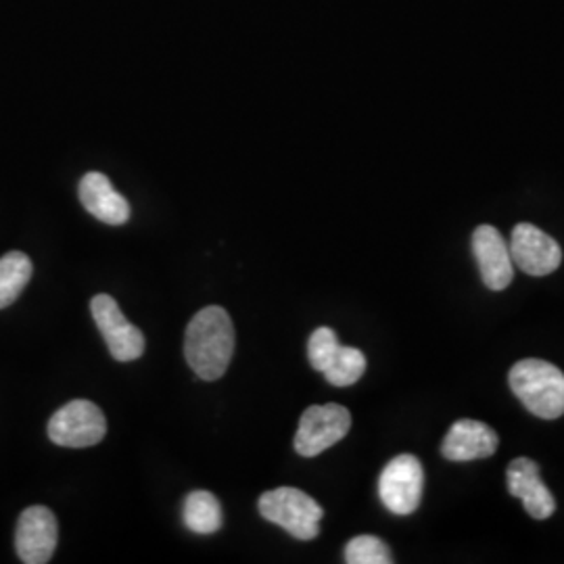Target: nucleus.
I'll use <instances>...</instances> for the list:
<instances>
[{
    "label": "nucleus",
    "instance_id": "1",
    "mask_svg": "<svg viewBox=\"0 0 564 564\" xmlns=\"http://www.w3.org/2000/svg\"><path fill=\"white\" fill-rule=\"evenodd\" d=\"M235 354V326L220 305H207L186 326L184 356L203 381H218Z\"/></svg>",
    "mask_w": 564,
    "mask_h": 564
},
{
    "label": "nucleus",
    "instance_id": "2",
    "mask_svg": "<svg viewBox=\"0 0 564 564\" xmlns=\"http://www.w3.org/2000/svg\"><path fill=\"white\" fill-rule=\"evenodd\" d=\"M510 389L524 408L544 421L564 414V372L554 364L527 358L510 368Z\"/></svg>",
    "mask_w": 564,
    "mask_h": 564
},
{
    "label": "nucleus",
    "instance_id": "3",
    "mask_svg": "<svg viewBox=\"0 0 564 564\" xmlns=\"http://www.w3.org/2000/svg\"><path fill=\"white\" fill-rule=\"evenodd\" d=\"M258 508L265 521L279 524L295 540L310 542L321 533L323 506L297 487H279L265 491Z\"/></svg>",
    "mask_w": 564,
    "mask_h": 564
},
{
    "label": "nucleus",
    "instance_id": "4",
    "mask_svg": "<svg viewBox=\"0 0 564 564\" xmlns=\"http://www.w3.org/2000/svg\"><path fill=\"white\" fill-rule=\"evenodd\" d=\"M351 429V414L339 403L310 405L303 412L295 435V449L303 458L321 456L328 447L339 444Z\"/></svg>",
    "mask_w": 564,
    "mask_h": 564
},
{
    "label": "nucleus",
    "instance_id": "5",
    "mask_svg": "<svg viewBox=\"0 0 564 564\" xmlns=\"http://www.w3.org/2000/svg\"><path fill=\"white\" fill-rule=\"evenodd\" d=\"M424 489L423 464L412 456L402 454L387 464L379 477V496L384 508L398 517H408L421 506Z\"/></svg>",
    "mask_w": 564,
    "mask_h": 564
},
{
    "label": "nucleus",
    "instance_id": "6",
    "mask_svg": "<svg viewBox=\"0 0 564 564\" xmlns=\"http://www.w3.org/2000/svg\"><path fill=\"white\" fill-rule=\"evenodd\" d=\"M107 421L101 408L88 400H74L59 408L48 421V437L63 447H90L101 444Z\"/></svg>",
    "mask_w": 564,
    "mask_h": 564
},
{
    "label": "nucleus",
    "instance_id": "7",
    "mask_svg": "<svg viewBox=\"0 0 564 564\" xmlns=\"http://www.w3.org/2000/svg\"><path fill=\"white\" fill-rule=\"evenodd\" d=\"M90 314L101 330L111 356L118 362L139 360L144 354V335L121 314L120 305L111 295H97L90 302Z\"/></svg>",
    "mask_w": 564,
    "mask_h": 564
},
{
    "label": "nucleus",
    "instance_id": "8",
    "mask_svg": "<svg viewBox=\"0 0 564 564\" xmlns=\"http://www.w3.org/2000/svg\"><path fill=\"white\" fill-rule=\"evenodd\" d=\"M508 247L514 265L529 276H547L563 262L561 245L533 224H517Z\"/></svg>",
    "mask_w": 564,
    "mask_h": 564
},
{
    "label": "nucleus",
    "instance_id": "9",
    "mask_svg": "<svg viewBox=\"0 0 564 564\" xmlns=\"http://www.w3.org/2000/svg\"><path fill=\"white\" fill-rule=\"evenodd\" d=\"M59 542L57 517L46 506L23 510L15 531V547L21 563L44 564L55 554Z\"/></svg>",
    "mask_w": 564,
    "mask_h": 564
},
{
    "label": "nucleus",
    "instance_id": "10",
    "mask_svg": "<svg viewBox=\"0 0 564 564\" xmlns=\"http://www.w3.org/2000/svg\"><path fill=\"white\" fill-rule=\"evenodd\" d=\"M473 256L479 265L485 286L505 291L514 279V262L502 232L489 224L473 232Z\"/></svg>",
    "mask_w": 564,
    "mask_h": 564
},
{
    "label": "nucleus",
    "instance_id": "11",
    "mask_svg": "<svg viewBox=\"0 0 564 564\" xmlns=\"http://www.w3.org/2000/svg\"><path fill=\"white\" fill-rule=\"evenodd\" d=\"M510 496L519 498L531 519L545 521L554 514L556 500L545 487L540 475V464L531 458H517L508 464L506 473Z\"/></svg>",
    "mask_w": 564,
    "mask_h": 564
},
{
    "label": "nucleus",
    "instance_id": "12",
    "mask_svg": "<svg viewBox=\"0 0 564 564\" xmlns=\"http://www.w3.org/2000/svg\"><path fill=\"white\" fill-rule=\"evenodd\" d=\"M498 433L479 421L463 419L452 424L442 444V454L452 463H470L489 458L498 452Z\"/></svg>",
    "mask_w": 564,
    "mask_h": 564
},
{
    "label": "nucleus",
    "instance_id": "13",
    "mask_svg": "<svg viewBox=\"0 0 564 564\" xmlns=\"http://www.w3.org/2000/svg\"><path fill=\"white\" fill-rule=\"evenodd\" d=\"M84 209L105 224L120 226L130 220V203L121 197L101 172H88L78 188Z\"/></svg>",
    "mask_w": 564,
    "mask_h": 564
},
{
    "label": "nucleus",
    "instance_id": "14",
    "mask_svg": "<svg viewBox=\"0 0 564 564\" xmlns=\"http://www.w3.org/2000/svg\"><path fill=\"white\" fill-rule=\"evenodd\" d=\"M184 524L197 535H212L223 527V506L209 491H193L186 496L182 508Z\"/></svg>",
    "mask_w": 564,
    "mask_h": 564
},
{
    "label": "nucleus",
    "instance_id": "15",
    "mask_svg": "<svg viewBox=\"0 0 564 564\" xmlns=\"http://www.w3.org/2000/svg\"><path fill=\"white\" fill-rule=\"evenodd\" d=\"M32 260L21 251H9L0 258V310L15 303L32 279Z\"/></svg>",
    "mask_w": 564,
    "mask_h": 564
},
{
    "label": "nucleus",
    "instance_id": "16",
    "mask_svg": "<svg viewBox=\"0 0 564 564\" xmlns=\"http://www.w3.org/2000/svg\"><path fill=\"white\" fill-rule=\"evenodd\" d=\"M366 370V356L356 347H345L341 345L333 362L324 370V379L333 387H349L356 384L362 379Z\"/></svg>",
    "mask_w": 564,
    "mask_h": 564
},
{
    "label": "nucleus",
    "instance_id": "17",
    "mask_svg": "<svg viewBox=\"0 0 564 564\" xmlns=\"http://www.w3.org/2000/svg\"><path fill=\"white\" fill-rule=\"evenodd\" d=\"M345 563L389 564L393 563V556L383 540L375 535H358L345 545Z\"/></svg>",
    "mask_w": 564,
    "mask_h": 564
},
{
    "label": "nucleus",
    "instance_id": "18",
    "mask_svg": "<svg viewBox=\"0 0 564 564\" xmlns=\"http://www.w3.org/2000/svg\"><path fill=\"white\" fill-rule=\"evenodd\" d=\"M339 347H341V343H339V337H337V333H335L333 328H328V326L316 328V330L312 333L310 341H307V358H310V364H312L318 372H324V370L328 368V364L333 362V358L337 356Z\"/></svg>",
    "mask_w": 564,
    "mask_h": 564
}]
</instances>
